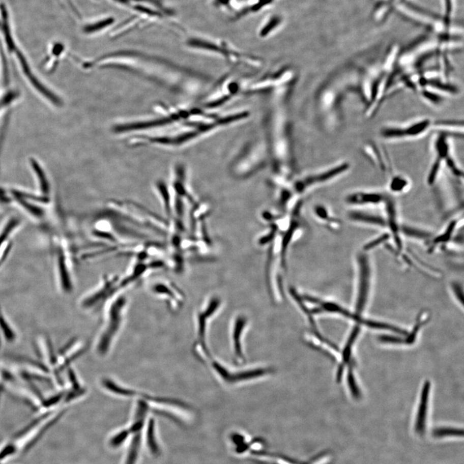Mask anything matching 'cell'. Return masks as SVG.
Returning <instances> with one entry per match:
<instances>
[{"label": "cell", "instance_id": "cell-1", "mask_svg": "<svg viewBox=\"0 0 464 464\" xmlns=\"http://www.w3.org/2000/svg\"><path fill=\"white\" fill-rule=\"evenodd\" d=\"M126 303L127 300L125 297L120 296L111 304L108 313L107 323L97 344L99 354L105 355L109 350L113 338L122 325L123 309H125Z\"/></svg>", "mask_w": 464, "mask_h": 464}, {"label": "cell", "instance_id": "cell-2", "mask_svg": "<svg viewBox=\"0 0 464 464\" xmlns=\"http://www.w3.org/2000/svg\"><path fill=\"white\" fill-rule=\"evenodd\" d=\"M357 296L356 312L357 315L362 313L368 299L371 284V262L368 252L362 251L357 257Z\"/></svg>", "mask_w": 464, "mask_h": 464}, {"label": "cell", "instance_id": "cell-3", "mask_svg": "<svg viewBox=\"0 0 464 464\" xmlns=\"http://www.w3.org/2000/svg\"><path fill=\"white\" fill-rule=\"evenodd\" d=\"M212 366L222 381L227 384H234L240 382L252 380L272 373L270 368H255L238 372H231L226 367L216 361H212Z\"/></svg>", "mask_w": 464, "mask_h": 464}, {"label": "cell", "instance_id": "cell-4", "mask_svg": "<svg viewBox=\"0 0 464 464\" xmlns=\"http://www.w3.org/2000/svg\"><path fill=\"white\" fill-rule=\"evenodd\" d=\"M188 114L187 112L173 113L169 115L156 118V119L150 121L125 123V124L115 126L113 130L115 132L121 134V133L139 131V130L151 129V128L162 127V126L170 125L171 123L178 122L183 118H185Z\"/></svg>", "mask_w": 464, "mask_h": 464}, {"label": "cell", "instance_id": "cell-5", "mask_svg": "<svg viewBox=\"0 0 464 464\" xmlns=\"http://www.w3.org/2000/svg\"><path fill=\"white\" fill-rule=\"evenodd\" d=\"M349 168V164L343 163L322 172L313 174L303 179L296 185V190L298 193L306 192L309 188L315 187L333 180L341 175Z\"/></svg>", "mask_w": 464, "mask_h": 464}, {"label": "cell", "instance_id": "cell-6", "mask_svg": "<svg viewBox=\"0 0 464 464\" xmlns=\"http://www.w3.org/2000/svg\"><path fill=\"white\" fill-rule=\"evenodd\" d=\"M388 195L374 191H357L350 193L345 202L354 207L376 206L385 202Z\"/></svg>", "mask_w": 464, "mask_h": 464}, {"label": "cell", "instance_id": "cell-7", "mask_svg": "<svg viewBox=\"0 0 464 464\" xmlns=\"http://www.w3.org/2000/svg\"><path fill=\"white\" fill-rule=\"evenodd\" d=\"M349 218L351 221L364 225L375 227L379 228H387L386 217L379 216L371 213L354 210L350 212Z\"/></svg>", "mask_w": 464, "mask_h": 464}, {"label": "cell", "instance_id": "cell-8", "mask_svg": "<svg viewBox=\"0 0 464 464\" xmlns=\"http://www.w3.org/2000/svg\"><path fill=\"white\" fill-rule=\"evenodd\" d=\"M430 389H431V384L429 381L425 382L422 388L421 396H420L419 411H418L415 423L416 432L419 434H424L425 429Z\"/></svg>", "mask_w": 464, "mask_h": 464}, {"label": "cell", "instance_id": "cell-9", "mask_svg": "<svg viewBox=\"0 0 464 464\" xmlns=\"http://www.w3.org/2000/svg\"><path fill=\"white\" fill-rule=\"evenodd\" d=\"M246 323H247V319L244 316H238L234 323L232 339H233L234 355L238 361H241L243 359L241 340Z\"/></svg>", "mask_w": 464, "mask_h": 464}, {"label": "cell", "instance_id": "cell-10", "mask_svg": "<svg viewBox=\"0 0 464 464\" xmlns=\"http://www.w3.org/2000/svg\"><path fill=\"white\" fill-rule=\"evenodd\" d=\"M429 126V121L415 123L404 129H391L386 130L384 135L386 137L415 136L424 132L425 129Z\"/></svg>", "mask_w": 464, "mask_h": 464}, {"label": "cell", "instance_id": "cell-11", "mask_svg": "<svg viewBox=\"0 0 464 464\" xmlns=\"http://www.w3.org/2000/svg\"><path fill=\"white\" fill-rule=\"evenodd\" d=\"M360 332V328L359 326H355L354 329H353L351 335H350V337L348 338V340L345 344L344 350L342 352V361L343 364H341V366H339V368L338 369L337 373V381H339L341 380L342 374L343 371V365H345L350 361V359H351V354L352 351L353 345H354L355 340L357 339L358 335Z\"/></svg>", "mask_w": 464, "mask_h": 464}, {"label": "cell", "instance_id": "cell-12", "mask_svg": "<svg viewBox=\"0 0 464 464\" xmlns=\"http://www.w3.org/2000/svg\"><path fill=\"white\" fill-rule=\"evenodd\" d=\"M401 232L403 236H407L408 238L416 239L419 241H430L433 237L429 231H425L424 229L415 227L410 226H401ZM429 241V242H430Z\"/></svg>", "mask_w": 464, "mask_h": 464}, {"label": "cell", "instance_id": "cell-13", "mask_svg": "<svg viewBox=\"0 0 464 464\" xmlns=\"http://www.w3.org/2000/svg\"><path fill=\"white\" fill-rule=\"evenodd\" d=\"M0 332L2 333V337L9 342H13L16 340V333L1 310H0Z\"/></svg>", "mask_w": 464, "mask_h": 464}, {"label": "cell", "instance_id": "cell-14", "mask_svg": "<svg viewBox=\"0 0 464 464\" xmlns=\"http://www.w3.org/2000/svg\"><path fill=\"white\" fill-rule=\"evenodd\" d=\"M315 211L318 218L324 222H326V224L330 226L331 228L335 229L339 228L340 222L337 219L333 218L326 208L319 206L316 208Z\"/></svg>", "mask_w": 464, "mask_h": 464}, {"label": "cell", "instance_id": "cell-15", "mask_svg": "<svg viewBox=\"0 0 464 464\" xmlns=\"http://www.w3.org/2000/svg\"><path fill=\"white\" fill-rule=\"evenodd\" d=\"M59 272L63 290L65 292H71L72 284L71 279H70L66 265H65L64 257L62 256H60L59 258Z\"/></svg>", "mask_w": 464, "mask_h": 464}, {"label": "cell", "instance_id": "cell-16", "mask_svg": "<svg viewBox=\"0 0 464 464\" xmlns=\"http://www.w3.org/2000/svg\"><path fill=\"white\" fill-rule=\"evenodd\" d=\"M140 441H141L140 434L139 432H137V433H135V436L132 439L125 464H135L136 462L137 456H138Z\"/></svg>", "mask_w": 464, "mask_h": 464}, {"label": "cell", "instance_id": "cell-17", "mask_svg": "<svg viewBox=\"0 0 464 464\" xmlns=\"http://www.w3.org/2000/svg\"><path fill=\"white\" fill-rule=\"evenodd\" d=\"M147 444L150 448V450L154 454L159 453V449L158 444H157L156 436H155L154 422L153 420L149 421L148 428H147Z\"/></svg>", "mask_w": 464, "mask_h": 464}, {"label": "cell", "instance_id": "cell-18", "mask_svg": "<svg viewBox=\"0 0 464 464\" xmlns=\"http://www.w3.org/2000/svg\"><path fill=\"white\" fill-rule=\"evenodd\" d=\"M408 185H409V183L406 179L403 178L402 176H395L390 181V189L393 193H402L403 191L407 189Z\"/></svg>", "mask_w": 464, "mask_h": 464}, {"label": "cell", "instance_id": "cell-19", "mask_svg": "<svg viewBox=\"0 0 464 464\" xmlns=\"http://www.w3.org/2000/svg\"><path fill=\"white\" fill-rule=\"evenodd\" d=\"M432 434L436 438H442L446 437H462L463 430L453 428V427H441L435 429Z\"/></svg>", "mask_w": 464, "mask_h": 464}, {"label": "cell", "instance_id": "cell-20", "mask_svg": "<svg viewBox=\"0 0 464 464\" xmlns=\"http://www.w3.org/2000/svg\"><path fill=\"white\" fill-rule=\"evenodd\" d=\"M33 166L36 175H37L39 185L43 193H47L49 190V185H48L47 179L46 178L44 172L41 168L37 162L33 161Z\"/></svg>", "mask_w": 464, "mask_h": 464}, {"label": "cell", "instance_id": "cell-21", "mask_svg": "<svg viewBox=\"0 0 464 464\" xmlns=\"http://www.w3.org/2000/svg\"><path fill=\"white\" fill-rule=\"evenodd\" d=\"M113 22H114V19L112 18H106L103 19V20L98 21V22L86 25L84 28V33L88 34L96 33L97 31L101 30V29L107 27L108 26L110 25Z\"/></svg>", "mask_w": 464, "mask_h": 464}, {"label": "cell", "instance_id": "cell-22", "mask_svg": "<svg viewBox=\"0 0 464 464\" xmlns=\"http://www.w3.org/2000/svg\"><path fill=\"white\" fill-rule=\"evenodd\" d=\"M158 190L159 193V194L161 195L162 200H163V203L164 206V209H165L166 214L168 215L170 214L171 211V207L170 203V197H169V193L167 187L165 184L159 182L158 185Z\"/></svg>", "mask_w": 464, "mask_h": 464}, {"label": "cell", "instance_id": "cell-23", "mask_svg": "<svg viewBox=\"0 0 464 464\" xmlns=\"http://www.w3.org/2000/svg\"><path fill=\"white\" fill-rule=\"evenodd\" d=\"M443 6V18L447 23L451 24V17L453 14L454 0H442Z\"/></svg>", "mask_w": 464, "mask_h": 464}, {"label": "cell", "instance_id": "cell-24", "mask_svg": "<svg viewBox=\"0 0 464 464\" xmlns=\"http://www.w3.org/2000/svg\"><path fill=\"white\" fill-rule=\"evenodd\" d=\"M424 314H423V315L420 316L419 320L418 321L417 325L415 326L412 332L408 335L405 339H403V343H405V344H412L413 343L415 342L416 337H417V333L419 332L420 327H421L422 325H424L427 321V317L424 318Z\"/></svg>", "mask_w": 464, "mask_h": 464}, {"label": "cell", "instance_id": "cell-25", "mask_svg": "<svg viewBox=\"0 0 464 464\" xmlns=\"http://www.w3.org/2000/svg\"><path fill=\"white\" fill-rule=\"evenodd\" d=\"M347 384L353 396L356 399L359 398L360 396H361V393H360L359 389L358 388L352 367L349 369V371H348Z\"/></svg>", "mask_w": 464, "mask_h": 464}, {"label": "cell", "instance_id": "cell-26", "mask_svg": "<svg viewBox=\"0 0 464 464\" xmlns=\"http://www.w3.org/2000/svg\"><path fill=\"white\" fill-rule=\"evenodd\" d=\"M280 21H281V19L280 18V17H273V18H271L269 21L266 24L265 27L263 28L262 30H261L260 36H262V37H265V36L269 35L273 30H274V29L277 27V25H279Z\"/></svg>", "mask_w": 464, "mask_h": 464}, {"label": "cell", "instance_id": "cell-27", "mask_svg": "<svg viewBox=\"0 0 464 464\" xmlns=\"http://www.w3.org/2000/svg\"><path fill=\"white\" fill-rule=\"evenodd\" d=\"M17 224H18V221H17L16 220H11V221L7 224L6 228L2 230L1 234H0V245H2V244L4 243V241L6 240L7 237L9 236V234H11V231L13 230V229L15 228Z\"/></svg>", "mask_w": 464, "mask_h": 464}, {"label": "cell", "instance_id": "cell-28", "mask_svg": "<svg viewBox=\"0 0 464 464\" xmlns=\"http://www.w3.org/2000/svg\"><path fill=\"white\" fill-rule=\"evenodd\" d=\"M451 289L453 293L455 295L456 299L460 302L461 305L463 303V287L458 281H453L451 283Z\"/></svg>", "mask_w": 464, "mask_h": 464}, {"label": "cell", "instance_id": "cell-29", "mask_svg": "<svg viewBox=\"0 0 464 464\" xmlns=\"http://www.w3.org/2000/svg\"><path fill=\"white\" fill-rule=\"evenodd\" d=\"M379 340H380V341L382 342L388 343V344H398L403 343V338H401L399 337H396V336L383 335L379 337Z\"/></svg>", "mask_w": 464, "mask_h": 464}, {"label": "cell", "instance_id": "cell-30", "mask_svg": "<svg viewBox=\"0 0 464 464\" xmlns=\"http://www.w3.org/2000/svg\"><path fill=\"white\" fill-rule=\"evenodd\" d=\"M129 432L130 431H127V430L120 432L119 434L115 435V436L113 437L112 441H111V444H112L113 446H120V444H122L123 442L125 441L126 439L127 438V437L129 436Z\"/></svg>", "mask_w": 464, "mask_h": 464}, {"label": "cell", "instance_id": "cell-31", "mask_svg": "<svg viewBox=\"0 0 464 464\" xmlns=\"http://www.w3.org/2000/svg\"><path fill=\"white\" fill-rule=\"evenodd\" d=\"M2 247L0 248V264L4 260V257H6L10 248L9 244H6V245L2 244Z\"/></svg>", "mask_w": 464, "mask_h": 464}, {"label": "cell", "instance_id": "cell-32", "mask_svg": "<svg viewBox=\"0 0 464 464\" xmlns=\"http://www.w3.org/2000/svg\"><path fill=\"white\" fill-rule=\"evenodd\" d=\"M135 1H143L149 2V3L152 4H155L156 6L161 7V2H159V0H135Z\"/></svg>", "mask_w": 464, "mask_h": 464}]
</instances>
